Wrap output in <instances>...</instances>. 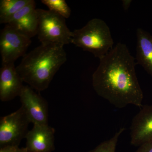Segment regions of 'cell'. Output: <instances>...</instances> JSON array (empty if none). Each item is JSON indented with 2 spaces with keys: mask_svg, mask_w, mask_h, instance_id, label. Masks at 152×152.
<instances>
[{
  "mask_svg": "<svg viewBox=\"0 0 152 152\" xmlns=\"http://www.w3.org/2000/svg\"><path fill=\"white\" fill-rule=\"evenodd\" d=\"M136 64L126 45L118 43L100 59L93 74L96 92L118 108L129 105L141 108L144 95L136 75Z\"/></svg>",
  "mask_w": 152,
  "mask_h": 152,
  "instance_id": "6da1fadb",
  "label": "cell"
},
{
  "mask_svg": "<svg viewBox=\"0 0 152 152\" xmlns=\"http://www.w3.org/2000/svg\"><path fill=\"white\" fill-rule=\"evenodd\" d=\"M64 47L59 44H41L26 54L16 67L23 81L38 92L47 89L66 61Z\"/></svg>",
  "mask_w": 152,
  "mask_h": 152,
  "instance_id": "7a4b0ae2",
  "label": "cell"
},
{
  "mask_svg": "<svg viewBox=\"0 0 152 152\" xmlns=\"http://www.w3.org/2000/svg\"><path fill=\"white\" fill-rule=\"evenodd\" d=\"M72 43L91 53L100 60L113 48L114 41L105 22L94 18L83 27L74 30Z\"/></svg>",
  "mask_w": 152,
  "mask_h": 152,
  "instance_id": "3957f363",
  "label": "cell"
},
{
  "mask_svg": "<svg viewBox=\"0 0 152 152\" xmlns=\"http://www.w3.org/2000/svg\"><path fill=\"white\" fill-rule=\"evenodd\" d=\"M38 18L37 35L42 44L72 43V32L66 24L65 18L54 12L37 9Z\"/></svg>",
  "mask_w": 152,
  "mask_h": 152,
  "instance_id": "277c9868",
  "label": "cell"
},
{
  "mask_svg": "<svg viewBox=\"0 0 152 152\" xmlns=\"http://www.w3.org/2000/svg\"><path fill=\"white\" fill-rule=\"evenodd\" d=\"M29 120L23 106L16 111L1 118L0 121V146H18L27 134Z\"/></svg>",
  "mask_w": 152,
  "mask_h": 152,
  "instance_id": "5b68a950",
  "label": "cell"
},
{
  "mask_svg": "<svg viewBox=\"0 0 152 152\" xmlns=\"http://www.w3.org/2000/svg\"><path fill=\"white\" fill-rule=\"evenodd\" d=\"M31 43V39L6 25L0 34L1 64L14 63L20 57H23Z\"/></svg>",
  "mask_w": 152,
  "mask_h": 152,
  "instance_id": "8992f818",
  "label": "cell"
},
{
  "mask_svg": "<svg viewBox=\"0 0 152 152\" xmlns=\"http://www.w3.org/2000/svg\"><path fill=\"white\" fill-rule=\"evenodd\" d=\"M19 97L30 122L48 124V105L43 98L29 86H24Z\"/></svg>",
  "mask_w": 152,
  "mask_h": 152,
  "instance_id": "52a82bcc",
  "label": "cell"
},
{
  "mask_svg": "<svg viewBox=\"0 0 152 152\" xmlns=\"http://www.w3.org/2000/svg\"><path fill=\"white\" fill-rule=\"evenodd\" d=\"M131 144L140 146L152 141V105L143 106L133 118L130 127Z\"/></svg>",
  "mask_w": 152,
  "mask_h": 152,
  "instance_id": "ba28073f",
  "label": "cell"
},
{
  "mask_svg": "<svg viewBox=\"0 0 152 152\" xmlns=\"http://www.w3.org/2000/svg\"><path fill=\"white\" fill-rule=\"evenodd\" d=\"M36 2L29 3L15 14L7 24L19 33L31 39L37 35L38 18Z\"/></svg>",
  "mask_w": 152,
  "mask_h": 152,
  "instance_id": "9c48e42d",
  "label": "cell"
},
{
  "mask_svg": "<svg viewBox=\"0 0 152 152\" xmlns=\"http://www.w3.org/2000/svg\"><path fill=\"white\" fill-rule=\"evenodd\" d=\"M1 64L0 69V99L2 102H8L19 96L24 87L23 81L14 63Z\"/></svg>",
  "mask_w": 152,
  "mask_h": 152,
  "instance_id": "30bf717a",
  "label": "cell"
},
{
  "mask_svg": "<svg viewBox=\"0 0 152 152\" xmlns=\"http://www.w3.org/2000/svg\"><path fill=\"white\" fill-rule=\"evenodd\" d=\"M55 130L48 124H34L26 135L28 152H52L54 151Z\"/></svg>",
  "mask_w": 152,
  "mask_h": 152,
  "instance_id": "8fae6325",
  "label": "cell"
},
{
  "mask_svg": "<svg viewBox=\"0 0 152 152\" xmlns=\"http://www.w3.org/2000/svg\"><path fill=\"white\" fill-rule=\"evenodd\" d=\"M137 64L141 66L152 77V35L139 28L137 29Z\"/></svg>",
  "mask_w": 152,
  "mask_h": 152,
  "instance_id": "7c38bea8",
  "label": "cell"
},
{
  "mask_svg": "<svg viewBox=\"0 0 152 152\" xmlns=\"http://www.w3.org/2000/svg\"><path fill=\"white\" fill-rule=\"evenodd\" d=\"M31 0H1L0 23H8L15 14L30 3Z\"/></svg>",
  "mask_w": 152,
  "mask_h": 152,
  "instance_id": "4fadbf2b",
  "label": "cell"
},
{
  "mask_svg": "<svg viewBox=\"0 0 152 152\" xmlns=\"http://www.w3.org/2000/svg\"><path fill=\"white\" fill-rule=\"evenodd\" d=\"M42 3L47 6L49 10L68 19L71 15V10L64 0H42Z\"/></svg>",
  "mask_w": 152,
  "mask_h": 152,
  "instance_id": "5bb4252c",
  "label": "cell"
},
{
  "mask_svg": "<svg viewBox=\"0 0 152 152\" xmlns=\"http://www.w3.org/2000/svg\"><path fill=\"white\" fill-rule=\"evenodd\" d=\"M125 130L126 128H121L112 138L102 142L89 152H115L119 139Z\"/></svg>",
  "mask_w": 152,
  "mask_h": 152,
  "instance_id": "9a60e30c",
  "label": "cell"
},
{
  "mask_svg": "<svg viewBox=\"0 0 152 152\" xmlns=\"http://www.w3.org/2000/svg\"><path fill=\"white\" fill-rule=\"evenodd\" d=\"M135 152H152V141L141 145Z\"/></svg>",
  "mask_w": 152,
  "mask_h": 152,
  "instance_id": "2e32d148",
  "label": "cell"
},
{
  "mask_svg": "<svg viewBox=\"0 0 152 152\" xmlns=\"http://www.w3.org/2000/svg\"><path fill=\"white\" fill-rule=\"evenodd\" d=\"M19 148L18 146L7 145L1 147L0 152H17Z\"/></svg>",
  "mask_w": 152,
  "mask_h": 152,
  "instance_id": "e0dca14e",
  "label": "cell"
},
{
  "mask_svg": "<svg viewBox=\"0 0 152 152\" xmlns=\"http://www.w3.org/2000/svg\"><path fill=\"white\" fill-rule=\"evenodd\" d=\"M122 1L123 8L125 11L127 10L131 5V3L132 2V0H123Z\"/></svg>",
  "mask_w": 152,
  "mask_h": 152,
  "instance_id": "ac0fdd59",
  "label": "cell"
},
{
  "mask_svg": "<svg viewBox=\"0 0 152 152\" xmlns=\"http://www.w3.org/2000/svg\"><path fill=\"white\" fill-rule=\"evenodd\" d=\"M17 152H28V151L27 148L25 147V148H19Z\"/></svg>",
  "mask_w": 152,
  "mask_h": 152,
  "instance_id": "d6986e66",
  "label": "cell"
}]
</instances>
